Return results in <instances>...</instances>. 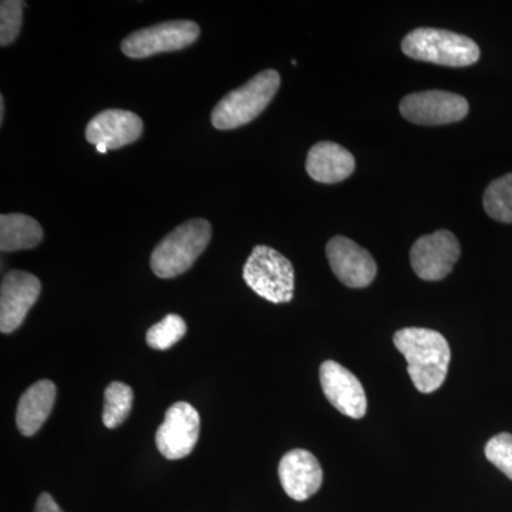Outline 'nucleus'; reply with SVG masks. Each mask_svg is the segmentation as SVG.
Returning <instances> with one entry per match:
<instances>
[{
	"label": "nucleus",
	"mask_w": 512,
	"mask_h": 512,
	"mask_svg": "<svg viewBox=\"0 0 512 512\" xmlns=\"http://www.w3.org/2000/svg\"><path fill=\"white\" fill-rule=\"evenodd\" d=\"M393 343L407 360V372L419 392L429 394L443 386L451 349L436 330L406 328L394 333Z\"/></svg>",
	"instance_id": "1"
},
{
	"label": "nucleus",
	"mask_w": 512,
	"mask_h": 512,
	"mask_svg": "<svg viewBox=\"0 0 512 512\" xmlns=\"http://www.w3.org/2000/svg\"><path fill=\"white\" fill-rule=\"evenodd\" d=\"M281 86L275 70H265L234 92L222 97L211 114L212 126L218 130H234L255 120L269 106Z\"/></svg>",
	"instance_id": "2"
},
{
	"label": "nucleus",
	"mask_w": 512,
	"mask_h": 512,
	"mask_svg": "<svg viewBox=\"0 0 512 512\" xmlns=\"http://www.w3.org/2000/svg\"><path fill=\"white\" fill-rule=\"evenodd\" d=\"M212 228L207 220H191L171 231L151 255V269L161 279L183 275L210 244Z\"/></svg>",
	"instance_id": "3"
},
{
	"label": "nucleus",
	"mask_w": 512,
	"mask_h": 512,
	"mask_svg": "<svg viewBox=\"0 0 512 512\" xmlns=\"http://www.w3.org/2000/svg\"><path fill=\"white\" fill-rule=\"evenodd\" d=\"M402 50L414 60L448 67H467L480 59V47L473 39L443 29H414L404 37Z\"/></svg>",
	"instance_id": "4"
},
{
	"label": "nucleus",
	"mask_w": 512,
	"mask_h": 512,
	"mask_svg": "<svg viewBox=\"0 0 512 512\" xmlns=\"http://www.w3.org/2000/svg\"><path fill=\"white\" fill-rule=\"evenodd\" d=\"M244 281L268 302L288 303L293 299L295 272L291 261L265 245H256L249 255L244 265Z\"/></svg>",
	"instance_id": "5"
},
{
	"label": "nucleus",
	"mask_w": 512,
	"mask_h": 512,
	"mask_svg": "<svg viewBox=\"0 0 512 512\" xmlns=\"http://www.w3.org/2000/svg\"><path fill=\"white\" fill-rule=\"evenodd\" d=\"M200 26L191 20H174L131 33L121 43L124 55L144 59L160 53L177 52L192 45L200 36Z\"/></svg>",
	"instance_id": "6"
},
{
	"label": "nucleus",
	"mask_w": 512,
	"mask_h": 512,
	"mask_svg": "<svg viewBox=\"0 0 512 512\" xmlns=\"http://www.w3.org/2000/svg\"><path fill=\"white\" fill-rule=\"evenodd\" d=\"M468 101L456 93L429 90L409 94L400 103V113L419 126H444L466 119Z\"/></svg>",
	"instance_id": "7"
},
{
	"label": "nucleus",
	"mask_w": 512,
	"mask_h": 512,
	"mask_svg": "<svg viewBox=\"0 0 512 512\" xmlns=\"http://www.w3.org/2000/svg\"><path fill=\"white\" fill-rule=\"evenodd\" d=\"M460 254V242L456 235L441 229L414 242L410 262L414 274L423 281H441L451 274Z\"/></svg>",
	"instance_id": "8"
},
{
	"label": "nucleus",
	"mask_w": 512,
	"mask_h": 512,
	"mask_svg": "<svg viewBox=\"0 0 512 512\" xmlns=\"http://www.w3.org/2000/svg\"><path fill=\"white\" fill-rule=\"evenodd\" d=\"M201 419L191 404L175 403L165 413L158 427L156 444L167 460H181L190 456L200 439Z\"/></svg>",
	"instance_id": "9"
},
{
	"label": "nucleus",
	"mask_w": 512,
	"mask_h": 512,
	"mask_svg": "<svg viewBox=\"0 0 512 512\" xmlns=\"http://www.w3.org/2000/svg\"><path fill=\"white\" fill-rule=\"evenodd\" d=\"M326 255L336 278L349 288H366L375 281L377 265L365 248L346 237L330 239Z\"/></svg>",
	"instance_id": "10"
},
{
	"label": "nucleus",
	"mask_w": 512,
	"mask_h": 512,
	"mask_svg": "<svg viewBox=\"0 0 512 512\" xmlns=\"http://www.w3.org/2000/svg\"><path fill=\"white\" fill-rule=\"evenodd\" d=\"M42 284L35 275L23 271H10L0 288V330L12 333L25 322L32 306L39 299Z\"/></svg>",
	"instance_id": "11"
},
{
	"label": "nucleus",
	"mask_w": 512,
	"mask_h": 512,
	"mask_svg": "<svg viewBox=\"0 0 512 512\" xmlns=\"http://www.w3.org/2000/svg\"><path fill=\"white\" fill-rule=\"evenodd\" d=\"M320 386L329 403L350 419H363L367 412V399L362 383L338 362L326 360L320 366Z\"/></svg>",
	"instance_id": "12"
},
{
	"label": "nucleus",
	"mask_w": 512,
	"mask_h": 512,
	"mask_svg": "<svg viewBox=\"0 0 512 512\" xmlns=\"http://www.w3.org/2000/svg\"><path fill=\"white\" fill-rule=\"evenodd\" d=\"M143 120L127 110H106L90 120L86 138L100 154L134 143L143 134Z\"/></svg>",
	"instance_id": "13"
},
{
	"label": "nucleus",
	"mask_w": 512,
	"mask_h": 512,
	"mask_svg": "<svg viewBox=\"0 0 512 512\" xmlns=\"http://www.w3.org/2000/svg\"><path fill=\"white\" fill-rule=\"evenodd\" d=\"M279 480L285 493L295 501H306L318 493L323 483V471L311 451L296 448L282 457L278 468Z\"/></svg>",
	"instance_id": "14"
},
{
	"label": "nucleus",
	"mask_w": 512,
	"mask_h": 512,
	"mask_svg": "<svg viewBox=\"0 0 512 512\" xmlns=\"http://www.w3.org/2000/svg\"><path fill=\"white\" fill-rule=\"evenodd\" d=\"M355 167L352 153L332 141L316 144L306 158L309 177L322 184H336L346 180L353 174Z\"/></svg>",
	"instance_id": "15"
},
{
	"label": "nucleus",
	"mask_w": 512,
	"mask_h": 512,
	"mask_svg": "<svg viewBox=\"0 0 512 512\" xmlns=\"http://www.w3.org/2000/svg\"><path fill=\"white\" fill-rule=\"evenodd\" d=\"M55 400L56 386L50 380H40L30 386L20 397L16 410V426L20 434L35 436L52 413Z\"/></svg>",
	"instance_id": "16"
},
{
	"label": "nucleus",
	"mask_w": 512,
	"mask_h": 512,
	"mask_svg": "<svg viewBox=\"0 0 512 512\" xmlns=\"http://www.w3.org/2000/svg\"><path fill=\"white\" fill-rule=\"evenodd\" d=\"M42 239L43 229L35 218L23 214L0 217V249L3 252L36 248Z\"/></svg>",
	"instance_id": "17"
},
{
	"label": "nucleus",
	"mask_w": 512,
	"mask_h": 512,
	"mask_svg": "<svg viewBox=\"0 0 512 512\" xmlns=\"http://www.w3.org/2000/svg\"><path fill=\"white\" fill-rule=\"evenodd\" d=\"M484 210L493 220L512 224V173L488 185L483 198Z\"/></svg>",
	"instance_id": "18"
},
{
	"label": "nucleus",
	"mask_w": 512,
	"mask_h": 512,
	"mask_svg": "<svg viewBox=\"0 0 512 512\" xmlns=\"http://www.w3.org/2000/svg\"><path fill=\"white\" fill-rule=\"evenodd\" d=\"M134 394L130 386L121 382H113L104 393L103 423L107 429H116L133 407Z\"/></svg>",
	"instance_id": "19"
},
{
	"label": "nucleus",
	"mask_w": 512,
	"mask_h": 512,
	"mask_svg": "<svg viewBox=\"0 0 512 512\" xmlns=\"http://www.w3.org/2000/svg\"><path fill=\"white\" fill-rule=\"evenodd\" d=\"M187 333V323L181 316L171 315L165 316L161 322L151 326L147 332V345L151 349L168 350L177 345Z\"/></svg>",
	"instance_id": "20"
},
{
	"label": "nucleus",
	"mask_w": 512,
	"mask_h": 512,
	"mask_svg": "<svg viewBox=\"0 0 512 512\" xmlns=\"http://www.w3.org/2000/svg\"><path fill=\"white\" fill-rule=\"evenodd\" d=\"M23 6L25 2L3 0L0 3V45L9 46L15 42L22 28Z\"/></svg>",
	"instance_id": "21"
},
{
	"label": "nucleus",
	"mask_w": 512,
	"mask_h": 512,
	"mask_svg": "<svg viewBox=\"0 0 512 512\" xmlns=\"http://www.w3.org/2000/svg\"><path fill=\"white\" fill-rule=\"evenodd\" d=\"M485 457L512 480V434L494 436L485 446Z\"/></svg>",
	"instance_id": "22"
},
{
	"label": "nucleus",
	"mask_w": 512,
	"mask_h": 512,
	"mask_svg": "<svg viewBox=\"0 0 512 512\" xmlns=\"http://www.w3.org/2000/svg\"><path fill=\"white\" fill-rule=\"evenodd\" d=\"M35 512H64L59 505L56 504L52 495L43 493L37 498Z\"/></svg>",
	"instance_id": "23"
},
{
	"label": "nucleus",
	"mask_w": 512,
	"mask_h": 512,
	"mask_svg": "<svg viewBox=\"0 0 512 512\" xmlns=\"http://www.w3.org/2000/svg\"><path fill=\"white\" fill-rule=\"evenodd\" d=\"M3 119H5V99L0 96V123H3Z\"/></svg>",
	"instance_id": "24"
}]
</instances>
